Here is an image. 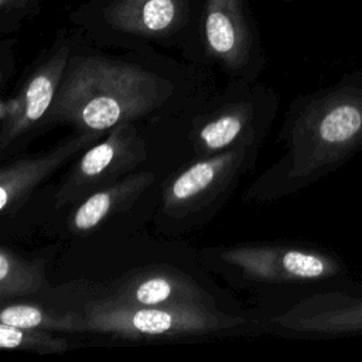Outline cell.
<instances>
[{
    "label": "cell",
    "mask_w": 362,
    "mask_h": 362,
    "mask_svg": "<svg viewBox=\"0 0 362 362\" xmlns=\"http://www.w3.org/2000/svg\"><path fill=\"white\" fill-rule=\"evenodd\" d=\"M291 177L304 181L331 170L362 148V90L314 99L291 132Z\"/></svg>",
    "instance_id": "obj_2"
},
{
    "label": "cell",
    "mask_w": 362,
    "mask_h": 362,
    "mask_svg": "<svg viewBox=\"0 0 362 362\" xmlns=\"http://www.w3.org/2000/svg\"><path fill=\"white\" fill-rule=\"evenodd\" d=\"M141 150L130 122L117 124L99 144L89 148L59 191V199L69 201L92 192L99 184L126 171L137 161Z\"/></svg>",
    "instance_id": "obj_6"
},
{
    "label": "cell",
    "mask_w": 362,
    "mask_h": 362,
    "mask_svg": "<svg viewBox=\"0 0 362 362\" xmlns=\"http://www.w3.org/2000/svg\"><path fill=\"white\" fill-rule=\"evenodd\" d=\"M41 270L7 247L0 250V297L1 300L35 293L41 286Z\"/></svg>",
    "instance_id": "obj_15"
},
{
    "label": "cell",
    "mask_w": 362,
    "mask_h": 362,
    "mask_svg": "<svg viewBox=\"0 0 362 362\" xmlns=\"http://www.w3.org/2000/svg\"><path fill=\"white\" fill-rule=\"evenodd\" d=\"M99 133H82L79 137L34 158H24L3 167L0 171V209L3 215L13 212L31 189L68 157L98 140Z\"/></svg>",
    "instance_id": "obj_8"
},
{
    "label": "cell",
    "mask_w": 362,
    "mask_h": 362,
    "mask_svg": "<svg viewBox=\"0 0 362 362\" xmlns=\"http://www.w3.org/2000/svg\"><path fill=\"white\" fill-rule=\"evenodd\" d=\"M65 65L66 57L64 54L55 55L33 74L17 96L1 100L0 147L3 151L49 113L64 78Z\"/></svg>",
    "instance_id": "obj_5"
},
{
    "label": "cell",
    "mask_w": 362,
    "mask_h": 362,
    "mask_svg": "<svg viewBox=\"0 0 362 362\" xmlns=\"http://www.w3.org/2000/svg\"><path fill=\"white\" fill-rule=\"evenodd\" d=\"M150 180L151 175L140 174L89 195L74 212V228L76 230H88L96 226L127 198L141 191Z\"/></svg>",
    "instance_id": "obj_13"
},
{
    "label": "cell",
    "mask_w": 362,
    "mask_h": 362,
    "mask_svg": "<svg viewBox=\"0 0 362 362\" xmlns=\"http://www.w3.org/2000/svg\"><path fill=\"white\" fill-rule=\"evenodd\" d=\"M226 263L266 281H301L334 276L338 263L320 252L274 246H238L222 253Z\"/></svg>",
    "instance_id": "obj_4"
},
{
    "label": "cell",
    "mask_w": 362,
    "mask_h": 362,
    "mask_svg": "<svg viewBox=\"0 0 362 362\" xmlns=\"http://www.w3.org/2000/svg\"><path fill=\"white\" fill-rule=\"evenodd\" d=\"M0 346L4 349H27L42 354L64 352L69 348L64 338L52 337L45 329L21 328L0 322Z\"/></svg>",
    "instance_id": "obj_16"
},
{
    "label": "cell",
    "mask_w": 362,
    "mask_h": 362,
    "mask_svg": "<svg viewBox=\"0 0 362 362\" xmlns=\"http://www.w3.org/2000/svg\"><path fill=\"white\" fill-rule=\"evenodd\" d=\"M10 1H13V0H0V4H1V6H6V4L10 3Z\"/></svg>",
    "instance_id": "obj_18"
},
{
    "label": "cell",
    "mask_w": 362,
    "mask_h": 362,
    "mask_svg": "<svg viewBox=\"0 0 362 362\" xmlns=\"http://www.w3.org/2000/svg\"><path fill=\"white\" fill-rule=\"evenodd\" d=\"M240 154L242 153H238V150H232L194 163L173 181L167 191L170 204H189L191 201L204 197V194L211 191L225 178Z\"/></svg>",
    "instance_id": "obj_11"
},
{
    "label": "cell",
    "mask_w": 362,
    "mask_h": 362,
    "mask_svg": "<svg viewBox=\"0 0 362 362\" xmlns=\"http://www.w3.org/2000/svg\"><path fill=\"white\" fill-rule=\"evenodd\" d=\"M0 322L21 328H37L45 331H85V317L74 313L54 314L31 304L4 305Z\"/></svg>",
    "instance_id": "obj_14"
},
{
    "label": "cell",
    "mask_w": 362,
    "mask_h": 362,
    "mask_svg": "<svg viewBox=\"0 0 362 362\" xmlns=\"http://www.w3.org/2000/svg\"><path fill=\"white\" fill-rule=\"evenodd\" d=\"M113 25L134 33L154 34L167 30L175 18L174 0H120L107 11Z\"/></svg>",
    "instance_id": "obj_12"
},
{
    "label": "cell",
    "mask_w": 362,
    "mask_h": 362,
    "mask_svg": "<svg viewBox=\"0 0 362 362\" xmlns=\"http://www.w3.org/2000/svg\"><path fill=\"white\" fill-rule=\"evenodd\" d=\"M85 322V331L136 339L206 334L235 327L242 320L212 311L206 305L133 307L112 300L90 305Z\"/></svg>",
    "instance_id": "obj_3"
},
{
    "label": "cell",
    "mask_w": 362,
    "mask_h": 362,
    "mask_svg": "<svg viewBox=\"0 0 362 362\" xmlns=\"http://www.w3.org/2000/svg\"><path fill=\"white\" fill-rule=\"evenodd\" d=\"M160 95L158 81L137 66L81 59L64 75L49 120L100 134L146 115L158 103Z\"/></svg>",
    "instance_id": "obj_1"
},
{
    "label": "cell",
    "mask_w": 362,
    "mask_h": 362,
    "mask_svg": "<svg viewBox=\"0 0 362 362\" xmlns=\"http://www.w3.org/2000/svg\"><path fill=\"white\" fill-rule=\"evenodd\" d=\"M245 127V116L239 112L219 115L198 133V141L206 151H219L235 143Z\"/></svg>",
    "instance_id": "obj_17"
},
{
    "label": "cell",
    "mask_w": 362,
    "mask_h": 362,
    "mask_svg": "<svg viewBox=\"0 0 362 362\" xmlns=\"http://www.w3.org/2000/svg\"><path fill=\"white\" fill-rule=\"evenodd\" d=\"M280 324L301 332H362V297L344 293L318 294L280 318Z\"/></svg>",
    "instance_id": "obj_7"
},
{
    "label": "cell",
    "mask_w": 362,
    "mask_h": 362,
    "mask_svg": "<svg viewBox=\"0 0 362 362\" xmlns=\"http://www.w3.org/2000/svg\"><path fill=\"white\" fill-rule=\"evenodd\" d=\"M113 301L133 307L205 305L199 288L175 274L150 273L123 287Z\"/></svg>",
    "instance_id": "obj_9"
},
{
    "label": "cell",
    "mask_w": 362,
    "mask_h": 362,
    "mask_svg": "<svg viewBox=\"0 0 362 362\" xmlns=\"http://www.w3.org/2000/svg\"><path fill=\"white\" fill-rule=\"evenodd\" d=\"M205 17V37L211 51L230 65L239 64L249 38L239 0H206Z\"/></svg>",
    "instance_id": "obj_10"
}]
</instances>
